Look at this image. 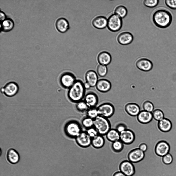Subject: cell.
Masks as SVG:
<instances>
[{
	"label": "cell",
	"instance_id": "cell-1",
	"mask_svg": "<svg viewBox=\"0 0 176 176\" xmlns=\"http://www.w3.org/2000/svg\"><path fill=\"white\" fill-rule=\"evenodd\" d=\"M85 91L83 81L80 79H77L68 89L67 96L71 102L76 103L82 100L85 95Z\"/></svg>",
	"mask_w": 176,
	"mask_h": 176
},
{
	"label": "cell",
	"instance_id": "cell-2",
	"mask_svg": "<svg viewBox=\"0 0 176 176\" xmlns=\"http://www.w3.org/2000/svg\"><path fill=\"white\" fill-rule=\"evenodd\" d=\"M153 23L157 27L164 28L169 26L172 20V15L168 11L161 9L156 11L152 17Z\"/></svg>",
	"mask_w": 176,
	"mask_h": 176
},
{
	"label": "cell",
	"instance_id": "cell-3",
	"mask_svg": "<svg viewBox=\"0 0 176 176\" xmlns=\"http://www.w3.org/2000/svg\"><path fill=\"white\" fill-rule=\"evenodd\" d=\"M64 131L66 135L71 138H75L82 131L81 127L77 121L71 120L65 124Z\"/></svg>",
	"mask_w": 176,
	"mask_h": 176
},
{
	"label": "cell",
	"instance_id": "cell-4",
	"mask_svg": "<svg viewBox=\"0 0 176 176\" xmlns=\"http://www.w3.org/2000/svg\"><path fill=\"white\" fill-rule=\"evenodd\" d=\"M93 127L98 134L103 136L106 135L111 129V125L108 118L99 115L94 119Z\"/></svg>",
	"mask_w": 176,
	"mask_h": 176
},
{
	"label": "cell",
	"instance_id": "cell-5",
	"mask_svg": "<svg viewBox=\"0 0 176 176\" xmlns=\"http://www.w3.org/2000/svg\"><path fill=\"white\" fill-rule=\"evenodd\" d=\"M123 24L122 18L114 14L111 15L107 19V27L112 32H116L121 28Z\"/></svg>",
	"mask_w": 176,
	"mask_h": 176
},
{
	"label": "cell",
	"instance_id": "cell-6",
	"mask_svg": "<svg viewBox=\"0 0 176 176\" xmlns=\"http://www.w3.org/2000/svg\"><path fill=\"white\" fill-rule=\"evenodd\" d=\"M99 115L109 118L114 114V106L109 102H105L99 105L97 107Z\"/></svg>",
	"mask_w": 176,
	"mask_h": 176
},
{
	"label": "cell",
	"instance_id": "cell-7",
	"mask_svg": "<svg viewBox=\"0 0 176 176\" xmlns=\"http://www.w3.org/2000/svg\"><path fill=\"white\" fill-rule=\"evenodd\" d=\"M77 80L75 76L72 73L66 72L61 75L59 81L60 85L63 88L69 89L74 84Z\"/></svg>",
	"mask_w": 176,
	"mask_h": 176
},
{
	"label": "cell",
	"instance_id": "cell-8",
	"mask_svg": "<svg viewBox=\"0 0 176 176\" xmlns=\"http://www.w3.org/2000/svg\"><path fill=\"white\" fill-rule=\"evenodd\" d=\"M91 138L86 131H82L75 139L76 144L80 147L86 148L91 145Z\"/></svg>",
	"mask_w": 176,
	"mask_h": 176
},
{
	"label": "cell",
	"instance_id": "cell-9",
	"mask_svg": "<svg viewBox=\"0 0 176 176\" xmlns=\"http://www.w3.org/2000/svg\"><path fill=\"white\" fill-rule=\"evenodd\" d=\"M135 65L139 69L145 72L150 71L153 67L152 62L145 58H140L137 59L135 62Z\"/></svg>",
	"mask_w": 176,
	"mask_h": 176
},
{
	"label": "cell",
	"instance_id": "cell-10",
	"mask_svg": "<svg viewBox=\"0 0 176 176\" xmlns=\"http://www.w3.org/2000/svg\"><path fill=\"white\" fill-rule=\"evenodd\" d=\"M19 87L18 85L14 82L7 83L1 89V91L6 96L11 97L15 95L18 91Z\"/></svg>",
	"mask_w": 176,
	"mask_h": 176
},
{
	"label": "cell",
	"instance_id": "cell-11",
	"mask_svg": "<svg viewBox=\"0 0 176 176\" xmlns=\"http://www.w3.org/2000/svg\"><path fill=\"white\" fill-rule=\"evenodd\" d=\"M170 147L169 143L164 140H162L157 144L155 148L156 154L163 157L169 153Z\"/></svg>",
	"mask_w": 176,
	"mask_h": 176
},
{
	"label": "cell",
	"instance_id": "cell-12",
	"mask_svg": "<svg viewBox=\"0 0 176 176\" xmlns=\"http://www.w3.org/2000/svg\"><path fill=\"white\" fill-rule=\"evenodd\" d=\"M116 40L120 44L125 45L130 44L132 42L133 36L131 33L127 31H124L118 35Z\"/></svg>",
	"mask_w": 176,
	"mask_h": 176
},
{
	"label": "cell",
	"instance_id": "cell-13",
	"mask_svg": "<svg viewBox=\"0 0 176 176\" xmlns=\"http://www.w3.org/2000/svg\"><path fill=\"white\" fill-rule=\"evenodd\" d=\"M84 101L89 108L96 107L98 104L99 98L97 95L95 93L90 91L87 93L84 97Z\"/></svg>",
	"mask_w": 176,
	"mask_h": 176
},
{
	"label": "cell",
	"instance_id": "cell-14",
	"mask_svg": "<svg viewBox=\"0 0 176 176\" xmlns=\"http://www.w3.org/2000/svg\"><path fill=\"white\" fill-rule=\"evenodd\" d=\"M124 108L128 114L133 116H137L141 110L140 107L138 104L132 102L126 104L124 105Z\"/></svg>",
	"mask_w": 176,
	"mask_h": 176
},
{
	"label": "cell",
	"instance_id": "cell-15",
	"mask_svg": "<svg viewBox=\"0 0 176 176\" xmlns=\"http://www.w3.org/2000/svg\"><path fill=\"white\" fill-rule=\"evenodd\" d=\"M135 135L131 130L127 129L120 133V140L124 144L132 143L135 139Z\"/></svg>",
	"mask_w": 176,
	"mask_h": 176
},
{
	"label": "cell",
	"instance_id": "cell-16",
	"mask_svg": "<svg viewBox=\"0 0 176 176\" xmlns=\"http://www.w3.org/2000/svg\"><path fill=\"white\" fill-rule=\"evenodd\" d=\"M121 172L126 176H131L135 173L134 166L132 162L130 161H125L120 164Z\"/></svg>",
	"mask_w": 176,
	"mask_h": 176
},
{
	"label": "cell",
	"instance_id": "cell-17",
	"mask_svg": "<svg viewBox=\"0 0 176 176\" xmlns=\"http://www.w3.org/2000/svg\"><path fill=\"white\" fill-rule=\"evenodd\" d=\"M111 84L108 80L105 79L98 80L95 86L96 89L100 92L105 93L109 91L111 88Z\"/></svg>",
	"mask_w": 176,
	"mask_h": 176
},
{
	"label": "cell",
	"instance_id": "cell-18",
	"mask_svg": "<svg viewBox=\"0 0 176 176\" xmlns=\"http://www.w3.org/2000/svg\"><path fill=\"white\" fill-rule=\"evenodd\" d=\"M86 82L88 83L91 87L95 86L98 81V77L97 73L94 71L90 70L88 71L85 75Z\"/></svg>",
	"mask_w": 176,
	"mask_h": 176
},
{
	"label": "cell",
	"instance_id": "cell-19",
	"mask_svg": "<svg viewBox=\"0 0 176 176\" xmlns=\"http://www.w3.org/2000/svg\"><path fill=\"white\" fill-rule=\"evenodd\" d=\"M55 26L58 31L62 33L66 32L70 28L68 20L63 17L60 18L57 20Z\"/></svg>",
	"mask_w": 176,
	"mask_h": 176
},
{
	"label": "cell",
	"instance_id": "cell-20",
	"mask_svg": "<svg viewBox=\"0 0 176 176\" xmlns=\"http://www.w3.org/2000/svg\"><path fill=\"white\" fill-rule=\"evenodd\" d=\"M144 155V152L138 148L131 151L128 154V158L130 161L137 162L142 160Z\"/></svg>",
	"mask_w": 176,
	"mask_h": 176
},
{
	"label": "cell",
	"instance_id": "cell-21",
	"mask_svg": "<svg viewBox=\"0 0 176 176\" xmlns=\"http://www.w3.org/2000/svg\"><path fill=\"white\" fill-rule=\"evenodd\" d=\"M107 19L103 16H98L94 18L92 20V24L95 28L98 29L105 28L107 26Z\"/></svg>",
	"mask_w": 176,
	"mask_h": 176
},
{
	"label": "cell",
	"instance_id": "cell-22",
	"mask_svg": "<svg viewBox=\"0 0 176 176\" xmlns=\"http://www.w3.org/2000/svg\"><path fill=\"white\" fill-rule=\"evenodd\" d=\"M97 60L99 64L107 66L111 63L112 57L109 52L103 51L98 54L97 57Z\"/></svg>",
	"mask_w": 176,
	"mask_h": 176
},
{
	"label": "cell",
	"instance_id": "cell-23",
	"mask_svg": "<svg viewBox=\"0 0 176 176\" xmlns=\"http://www.w3.org/2000/svg\"><path fill=\"white\" fill-rule=\"evenodd\" d=\"M158 126L159 129L164 133L170 131L172 129V124L171 122L169 119L164 117L158 121Z\"/></svg>",
	"mask_w": 176,
	"mask_h": 176
},
{
	"label": "cell",
	"instance_id": "cell-24",
	"mask_svg": "<svg viewBox=\"0 0 176 176\" xmlns=\"http://www.w3.org/2000/svg\"><path fill=\"white\" fill-rule=\"evenodd\" d=\"M137 117L139 122L144 124L150 122L153 118L152 112L144 110H141Z\"/></svg>",
	"mask_w": 176,
	"mask_h": 176
},
{
	"label": "cell",
	"instance_id": "cell-25",
	"mask_svg": "<svg viewBox=\"0 0 176 176\" xmlns=\"http://www.w3.org/2000/svg\"><path fill=\"white\" fill-rule=\"evenodd\" d=\"M8 161L12 164L17 163L20 160V156L18 152L13 148H10L7 150L6 155Z\"/></svg>",
	"mask_w": 176,
	"mask_h": 176
},
{
	"label": "cell",
	"instance_id": "cell-26",
	"mask_svg": "<svg viewBox=\"0 0 176 176\" xmlns=\"http://www.w3.org/2000/svg\"><path fill=\"white\" fill-rule=\"evenodd\" d=\"M104 136L98 134L91 139V145L94 148L100 149L105 145V139Z\"/></svg>",
	"mask_w": 176,
	"mask_h": 176
},
{
	"label": "cell",
	"instance_id": "cell-27",
	"mask_svg": "<svg viewBox=\"0 0 176 176\" xmlns=\"http://www.w3.org/2000/svg\"><path fill=\"white\" fill-rule=\"evenodd\" d=\"M14 25L13 20L10 18H6L0 22V31L5 32L10 31L13 28Z\"/></svg>",
	"mask_w": 176,
	"mask_h": 176
},
{
	"label": "cell",
	"instance_id": "cell-28",
	"mask_svg": "<svg viewBox=\"0 0 176 176\" xmlns=\"http://www.w3.org/2000/svg\"><path fill=\"white\" fill-rule=\"evenodd\" d=\"M105 136L107 140L112 142L120 140V133L114 129H111Z\"/></svg>",
	"mask_w": 176,
	"mask_h": 176
},
{
	"label": "cell",
	"instance_id": "cell-29",
	"mask_svg": "<svg viewBox=\"0 0 176 176\" xmlns=\"http://www.w3.org/2000/svg\"><path fill=\"white\" fill-rule=\"evenodd\" d=\"M128 11L127 8L122 5H119L116 6L114 10V14L122 19L127 15Z\"/></svg>",
	"mask_w": 176,
	"mask_h": 176
},
{
	"label": "cell",
	"instance_id": "cell-30",
	"mask_svg": "<svg viewBox=\"0 0 176 176\" xmlns=\"http://www.w3.org/2000/svg\"><path fill=\"white\" fill-rule=\"evenodd\" d=\"M154 108L153 103L149 100H146L142 103L141 105V110L152 112Z\"/></svg>",
	"mask_w": 176,
	"mask_h": 176
},
{
	"label": "cell",
	"instance_id": "cell-31",
	"mask_svg": "<svg viewBox=\"0 0 176 176\" xmlns=\"http://www.w3.org/2000/svg\"><path fill=\"white\" fill-rule=\"evenodd\" d=\"M94 122V119L87 116L83 118L81 121L82 126L86 129L93 127Z\"/></svg>",
	"mask_w": 176,
	"mask_h": 176
},
{
	"label": "cell",
	"instance_id": "cell-32",
	"mask_svg": "<svg viewBox=\"0 0 176 176\" xmlns=\"http://www.w3.org/2000/svg\"><path fill=\"white\" fill-rule=\"evenodd\" d=\"M153 118L155 120L159 121L164 117V114L163 111L158 108H154L152 112Z\"/></svg>",
	"mask_w": 176,
	"mask_h": 176
},
{
	"label": "cell",
	"instance_id": "cell-33",
	"mask_svg": "<svg viewBox=\"0 0 176 176\" xmlns=\"http://www.w3.org/2000/svg\"><path fill=\"white\" fill-rule=\"evenodd\" d=\"M76 108L77 110L81 112H86L89 108L84 100H81L76 103Z\"/></svg>",
	"mask_w": 176,
	"mask_h": 176
},
{
	"label": "cell",
	"instance_id": "cell-34",
	"mask_svg": "<svg viewBox=\"0 0 176 176\" xmlns=\"http://www.w3.org/2000/svg\"><path fill=\"white\" fill-rule=\"evenodd\" d=\"M108 71L107 66L102 65L99 64L96 68L97 74L101 77H105Z\"/></svg>",
	"mask_w": 176,
	"mask_h": 176
},
{
	"label": "cell",
	"instance_id": "cell-35",
	"mask_svg": "<svg viewBox=\"0 0 176 176\" xmlns=\"http://www.w3.org/2000/svg\"><path fill=\"white\" fill-rule=\"evenodd\" d=\"M86 112V116L94 119L99 115L97 108H89Z\"/></svg>",
	"mask_w": 176,
	"mask_h": 176
},
{
	"label": "cell",
	"instance_id": "cell-36",
	"mask_svg": "<svg viewBox=\"0 0 176 176\" xmlns=\"http://www.w3.org/2000/svg\"><path fill=\"white\" fill-rule=\"evenodd\" d=\"M112 146L113 149L116 152L121 151L124 147V143L120 140L113 142Z\"/></svg>",
	"mask_w": 176,
	"mask_h": 176
},
{
	"label": "cell",
	"instance_id": "cell-37",
	"mask_svg": "<svg viewBox=\"0 0 176 176\" xmlns=\"http://www.w3.org/2000/svg\"><path fill=\"white\" fill-rule=\"evenodd\" d=\"M159 2L158 0H145L143 1V3L145 6L152 8L157 6Z\"/></svg>",
	"mask_w": 176,
	"mask_h": 176
},
{
	"label": "cell",
	"instance_id": "cell-38",
	"mask_svg": "<svg viewBox=\"0 0 176 176\" xmlns=\"http://www.w3.org/2000/svg\"><path fill=\"white\" fill-rule=\"evenodd\" d=\"M162 161L163 162L166 164H169L172 162L173 161V157L170 153H168L162 157Z\"/></svg>",
	"mask_w": 176,
	"mask_h": 176
},
{
	"label": "cell",
	"instance_id": "cell-39",
	"mask_svg": "<svg viewBox=\"0 0 176 176\" xmlns=\"http://www.w3.org/2000/svg\"><path fill=\"white\" fill-rule=\"evenodd\" d=\"M86 132L91 138L99 134L96 130L94 127L86 129Z\"/></svg>",
	"mask_w": 176,
	"mask_h": 176
},
{
	"label": "cell",
	"instance_id": "cell-40",
	"mask_svg": "<svg viewBox=\"0 0 176 176\" xmlns=\"http://www.w3.org/2000/svg\"><path fill=\"white\" fill-rule=\"evenodd\" d=\"M165 3L169 8L172 9H176V0H166Z\"/></svg>",
	"mask_w": 176,
	"mask_h": 176
},
{
	"label": "cell",
	"instance_id": "cell-41",
	"mask_svg": "<svg viewBox=\"0 0 176 176\" xmlns=\"http://www.w3.org/2000/svg\"><path fill=\"white\" fill-rule=\"evenodd\" d=\"M139 148L143 152H145L147 149V145L145 143H142L139 145Z\"/></svg>",
	"mask_w": 176,
	"mask_h": 176
},
{
	"label": "cell",
	"instance_id": "cell-42",
	"mask_svg": "<svg viewBox=\"0 0 176 176\" xmlns=\"http://www.w3.org/2000/svg\"><path fill=\"white\" fill-rule=\"evenodd\" d=\"M6 18V15L4 12L1 10L0 12V22L4 21Z\"/></svg>",
	"mask_w": 176,
	"mask_h": 176
},
{
	"label": "cell",
	"instance_id": "cell-43",
	"mask_svg": "<svg viewBox=\"0 0 176 176\" xmlns=\"http://www.w3.org/2000/svg\"><path fill=\"white\" fill-rule=\"evenodd\" d=\"M113 176H126L121 172H118L115 173Z\"/></svg>",
	"mask_w": 176,
	"mask_h": 176
},
{
	"label": "cell",
	"instance_id": "cell-44",
	"mask_svg": "<svg viewBox=\"0 0 176 176\" xmlns=\"http://www.w3.org/2000/svg\"><path fill=\"white\" fill-rule=\"evenodd\" d=\"M84 85L85 89H89L91 87L86 82L84 83Z\"/></svg>",
	"mask_w": 176,
	"mask_h": 176
}]
</instances>
